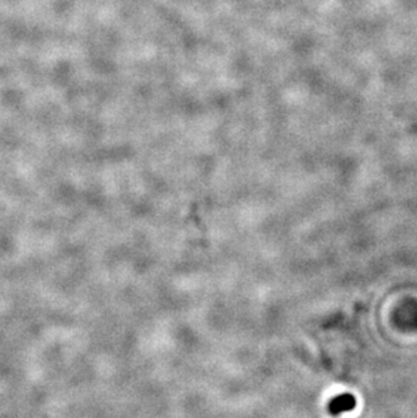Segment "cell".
I'll return each mask as SVG.
<instances>
[{
    "label": "cell",
    "instance_id": "obj_1",
    "mask_svg": "<svg viewBox=\"0 0 417 418\" xmlns=\"http://www.w3.org/2000/svg\"><path fill=\"white\" fill-rule=\"evenodd\" d=\"M357 406V400L351 394H341L335 396L328 405V410L332 415H339L345 411H351Z\"/></svg>",
    "mask_w": 417,
    "mask_h": 418
}]
</instances>
